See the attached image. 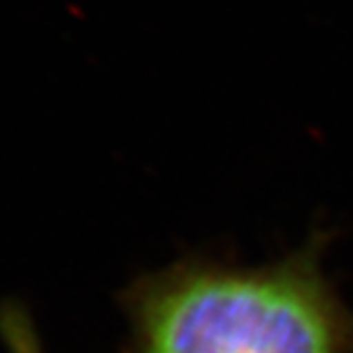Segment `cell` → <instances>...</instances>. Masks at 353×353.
Segmentation results:
<instances>
[{"instance_id":"6da1fadb","label":"cell","mask_w":353,"mask_h":353,"mask_svg":"<svg viewBox=\"0 0 353 353\" xmlns=\"http://www.w3.org/2000/svg\"><path fill=\"white\" fill-rule=\"evenodd\" d=\"M341 338L326 292L290 271L183 279L143 316V353H338Z\"/></svg>"}]
</instances>
